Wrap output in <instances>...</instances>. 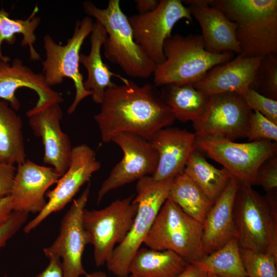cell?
<instances>
[{
  "instance_id": "2e32d148",
  "label": "cell",
  "mask_w": 277,
  "mask_h": 277,
  "mask_svg": "<svg viewBox=\"0 0 277 277\" xmlns=\"http://www.w3.org/2000/svg\"><path fill=\"white\" fill-rule=\"evenodd\" d=\"M26 115L34 135L42 139L44 163L62 176L69 166L73 147L69 137L61 127L63 112L60 103L35 105L26 112Z\"/></svg>"
},
{
  "instance_id": "9c48e42d",
  "label": "cell",
  "mask_w": 277,
  "mask_h": 277,
  "mask_svg": "<svg viewBox=\"0 0 277 277\" xmlns=\"http://www.w3.org/2000/svg\"><path fill=\"white\" fill-rule=\"evenodd\" d=\"M137 210L133 196L117 200L101 209H84L83 224L93 246L96 266L110 261L116 245L124 240L130 231Z\"/></svg>"
},
{
  "instance_id": "f35d334b",
  "label": "cell",
  "mask_w": 277,
  "mask_h": 277,
  "mask_svg": "<svg viewBox=\"0 0 277 277\" xmlns=\"http://www.w3.org/2000/svg\"><path fill=\"white\" fill-rule=\"evenodd\" d=\"M13 211L12 200L9 195L0 201V228L9 220Z\"/></svg>"
},
{
  "instance_id": "9a60e30c",
  "label": "cell",
  "mask_w": 277,
  "mask_h": 277,
  "mask_svg": "<svg viewBox=\"0 0 277 277\" xmlns=\"http://www.w3.org/2000/svg\"><path fill=\"white\" fill-rule=\"evenodd\" d=\"M101 166L94 150L89 146L81 144L73 147L67 170L60 177L55 187L46 193L48 200L46 206L25 225L24 232L29 233L50 214L62 210Z\"/></svg>"
},
{
  "instance_id": "ac0fdd59",
  "label": "cell",
  "mask_w": 277,
  "mask_h": 277,
  "mask_svg": "<svg viewBox=\"0 0 277 277\" xmlns=\"http://www.w3.org/2000/svg\"><path fill=\"white\" fill-rule=\"evenodd\" d=\"M202 29L205 49L212 53H241L236 38L237 24L230 21L220 9L207 0L182 1Z\"/></svg>"
},
{
  "instance_id": "cb8c5ba5",
  "label": "cell",
  "mask_w": 277,
  "mask_h": 277,
  "mask_svg": "<svg viewBox=\"0 0 277 277\" xmlns=\"http://www.w3.org/2000/svg\"><path fill=\"white\" fill-rule=\"evenodd\" d=\"M188 264L171 250L143 247L132 257L128 271L132 277H176Z\"/></svg>"
},
{
  "instance_id": "b9f144b4",
  "label": "cell",
  "mask_w": 277,
  "mask_h": 277,
  "mask_svg": "<svg viewBox=\"0 0 277 277\" xmlns=\"http://www.w3.org/2000/svg\"><path fill=\"white\" fill-rule=\"evenodd\" d=\"M84 277H108L105 273L102 271H95L90 273H86ZM127 277H132L131 275Z\"/></svg>"
},
{
  "instance_id": "7c38bea8",
  "label": "cell",
  "mask_w": 277,
  "mask_h": 277,
  "mask_svg": "<svg viewBox=\"0 0 277 277\" xmlns=\"http://www.w3.org/2000/svg\"><path fill=\"white\" fill-rule=\"evenodd\" d=\"M252 110L236 92L210 95L202 116L192 123L196 137L211 136L234 141L247 137Z\"/></svg>"
},
{
  "instance_id": "83f0119b",
  "label": "cell",
  "mask_w": 277,
  "mask_h": 277,
  "mask_svg": "<svg viewBox=\"0 0 277 277\" xmlns=\"http://www.w3.org/2000/svg\"><path fill=\"white\" fill-rule=\"evenodd\" d=\"M168 197L202 224L214 204L184 172L172 180Z\"/></svg>"
},
{
  "instance_id": "8fae6325",
  "label": "cell",
  "mask_w": 277,
  "mask_h": 277,
  "mask_svg": "<svg viewBox=\"0 0 277 277\" xmlns=\"http://www.w3.org/2000/svg\"><path fill=\"white\" fill-rule=\"evenodd\" d=\"M90 192L88 184L80 196L73 200L63 216L55 241L43 249L48 259L57 257L61 259L63 277H80L87 273L82 263V256L90 241L84 226L83 214Z\"/></svg>"
},
{
  "instance_id": "4fadbf2b",
  "label": "cell",
  "mask_w": 277,
  "mask_h": 277,
  "mask_svg": "<svg viewBox=\"0 0 277 277\" xmlns=\"http://www.w3.org/2000/svg\"><path fill=\"white\" fill-rule=\"evenodd\" d=\"M187 19L192 23V17L180 0H160L156 8L144 14L128 17L135 42L157 65L165 60L163 51L165 41L171 36L177 22Z\"/></svg>"
},
{
  "instance_id": "5bb4252c",
  "label": "cell",
  "mask_w": 277,
  "mask_h": 277,
  "mask_svg": "<svg viewBox=\"0 0 277 277\" xmlns=\"http://www.w3.org/2000/svg\"><path fill=\"white\" fill-rule=\"evenodd\" d=\"M111 142L120 147L123 156L102 183L97 193V203L110 191L152 175L157 166L158 153L149 140L124 132L113 136Z\"/></svg>"
},
{
  "instance_id": "d6986e66",
  "label": "cell",
  "mask_w": 277,
  "mask_h": 277,
  "mask_svg": "<svg viewBox=\"0 0 277 277\" xmlns=\"http://www.w3.org/2000/svg\"><path fill=\"white\" fill-rule=\"evenodd\" d=\"M10 58L0 60V100L7 102L14 110L19 109L16 90L27 88L34 91L38 99L36 106L63 102L62 95L47 84L43 73H35L18 58L9 64Z\"/></svg>"
},
{
  "instance_id": "7bdbcfd3",
  "label": "cell",
  "mask_w": 277,
  "mask_h": 277,
  "mask_svg": "<svg viewBox=\"0 0 277 277\" xmlns=\"http://www.w3.org/2000/svg\"><path fill=\"white\" fill-rule=\"evenodd\" d=\"M1 48L2 47L0 46V60H7L9 58L8 57L5 56L3 55Z\"/></svg>"
},
{
  "instance_id": "8992f818",
  "label": "cell",
  "mask_w": 277,
  "mask_h": 277,
  "mask_svg": "<svg viewBox=\"0 0 277 277\" xmlns=\"http://www.w3.org/2000/svg\"><path fill=\"white\" fill-rule=\"evenodd\" d=\"M155 180L148 175L137 181L134 201L137 210L133 224L124 240L114 248L107 264L109 270L117 277H127L132 257L144 243L154 221L168 198L172 180Z\"/></svg>"
},
{
  "instance_id": "e575fe53",
  "label": "cell",
  "mask_w": 277,
  "mask_h": 277,
  "mask_svg": "<svg viewBox=\"0 0 277 277\" xmlns=\"http://www.w3.org/2000/svg\"><path fill=\"white\" fill-rule=\"evenodd\" d=\"M255 185L261 186L267 193H276V155L268 159L260 166L256 172Z\"/></svg>"
},
{
  "instance_id": "6da1fadb",
  "label": "cell",
  "mask_w": 277,
  "mask_h": 277,
  "mask_svg": "<svg viewBox=\"0 0 277 277\" xmlns=\"http://www.w3.org/2000/svg\"><path fill=\"white\" fill-rule=\"evenodd\" d=\"M94 116L101 140L107 143L120 133H130L150 140L160 130L176 120L154 85L139 86L131 81L107 88Z\"/></svg>"
},
{
  "instance_id": "ab89813d",
  "label": "cell",
  "mask_w": 277,
  "mask_h": 277,
  "mask_svg": "<svg viewBox=\"0 0 277 277\" xmlns=\"http://www.w3.org/2000/svg\"><path fill=\"white\" fill-rule=\"evenodd\" d=\"M176 277H208L205 269L197 262L189 263L184 271Z\"/></svg>"
},
{
  "instance_id": "d590c367",
  "label": "cell",
  "mask_w": 277,
  "mask_h": 277,
  "mask_svg": "<svg viewBox=\"0 0 277 277\" xmlns=\"http://www.w3.org/2000/svg\"><path fill=\"white\" fill-rule=\"evenodd\" d=\"M28 215L25 212L13 211L9 220L0 228V249L23 227Z\"/></svg>"
},
{
  "instance_id": "836d02e7",
  "label": "cell",
  "mask_w": 277,
  "mask_h": 277,
  "mask_svg": "<svg viewBox=\"0 0 277 277\" xmlns=\"http://www.w3.org/2000/svg\"><path fill=\"white\" fill-rule=\"evenodd\" d=\"M248 107L277 124V101L249 88L240 94Z\"/></svg>"
},
{
  "instance_id": "ffe728a7",
  "label": "cell",
  "mask_w": 277,
  "mask_h": 277,
  "mask_svg": "<svg viewBox=\"0 0 277 277\" xmlns=\"http://www.w3.org/2000/svg\"><path fill=\"white\" fill-rule=\"evenodd\" d=\"M196 138L194 133L175 127H166L155 133L150 140L159 156L152 177L163 181L183 172L190 154L196 149Z\"/></svg>"
},
{
  "instance_id": "60d3db41",
  "label": "cell",
  "mask_w": 277,
  "mask_h": 277,
  "mask_svg": "<svg viewBox=\"0 0 277 277\" xmlns=\"http://www.w3.org/2000/svg\"><path fill=\"white\" fill-rule=\"evenodd\" d=\"M136 8L138 14H144L151 12L158 6L159 0H135Z\"/></svg>"
},
{
  "instance_id": "5b68a950",
  "label": "cell",
  "mask_w": 277,
  "mask_h": 277,
  "mask_svg": "<svg viewBox=\"0 0 277 277\" xmlns=\"http://www.w3.org/2000/svg\"><path fill=\"white\" fill-rule=\"evenodd\" d=\"M165 61L157 65L153 82L156 87L168 84H194L213 67L233 58L232 52L207 51L201 35L175 34L164 44Z\"/></svg>"
},
{
  "instance_id": "ee69618b",
  "label": "cell",
  "mask_w": 277,
  "mask_h": 277,
  "mask_svg": "<svg viewBox=\"0 0 277 277\" xmlns=\"http://www.w3.org/2000/svg\"><path fill=\"white\" fill-rule=\"evenodd\" d=\"M208 277H217L214 273L208 272Z\"/></svg>"
},
{
  "instance_id": "1f68e13d",
  "label": "cell",
  "mask_w": 277,
  "mask_h": 277,
  "mask_svg": "<svg viewBox=\"0 0 277 277\" xmlns=\"http://www.w3.org/2000/svg\"><path fill=\"white\" fill-rule=\"evenodd\" d=\"M240 254L248 277H277V258L271 253L240 248Z\"/></svg>"
},
{
  "instance_id": "44dd1931",
  "label": "cell",
  "mask_w": 277,
  "mask_h": 277,
  "mask_svg": "<svg viewBox=\"0 0 277 277\" xmlns=\"http://www.w3.org/2000/svg\"><path fill=\"white\" fill-rule=\"evenodd\" d=\"M261 58L238 54L211 68L193 85L209 96L230 92L241 94L250 87Z\"/></svg>"
},
{
  "instance_id": "7402d4cb",
  "label": "cell",
  "mask_w": 277,
  "mask_h": 277,
  "mask_svg": "<svg viewBox=\"0 0 277 277\" xmlns=\"http://www.w3.org/2000/svg\"><path fill=\"white\" fill-rule=\"evenodd\" d=\"M239 185V182L232 176L202 224L205 256L219 250L234 238L233 207Z\"/></svg>"
},
{
  "instance_id": "d4e9b609",
  "label": "cell",
  "mask_w": 277,
  "mask_h": 277,
  "mask_svg": "<svg viewBox=\"0 0 277 277\" xmlns=\"http://www.w3.org/2000/svg\"><path fill=\"white\" fill-rule=\"evenodd\" d=\"M162 87L161 97L170 108L175 119L182 123H193L205 112L210 96L192 84H168Z\"/></svg>"
},
{
  "instance_id": "7a4b0ae2",
  "label": "cell",
  "mask_w": 277,
  "mask_h": 277,
  "mask_svg": "<svg viewBox=\"0 0 277 277\" xmlns=\"http://www.w3.org/2000/svg\"><path fill=\"white\" fill-rule=\"evenodd\" d=\"M237 24L240 54L263 57L277 53L276 0H207Z\"/></svg>"
},
{
  "instance_id": "74e56055",
  "label": "cell",
  "mask_w": 277,
  "mask_h": 277,
  "mask_svg": "<svg viewBox=\"0 0 277 277\" xmlns=\"http://www.w3.org/2000/svg\"><path fill=\"white\" fill-rule=\"evenodd\" d=\"M49 259V263L45 269L34 277H63L61 259L57 257Z\"/></svg>"
},
{
  "instance_id": "e0dca14e",
  "label": "cell",
  "mask_w": 277,
  "mask_h": 277,
  "mask_svg": "<svg viewBox=\"0 0 277 277\" xmlns=\"http://www.w3.org/2000/svg\"><path fill=\"white\" fill-rule=\"evenodd\" d=\"M61 176L51 167L38 165L27 159L17 165L10 193L13 211L39 213L47 201L48 189Z\"/></svg>"
},
{
  "instance_id": "3957f363",
  "label": "cell",
  "mask_w": 277,
  "mask_h": 277,
  "mask_svg": "<svg viewBox=\"0 0 277 277\" xmlns=\"http://www.w3.org/2000/svg\"><path fill=\"white\" fill-rule=\"evenodd\" d=\"M276 193L262 196L239 183L233 207L234 238L241 248L277 258Z\"/></svg>"
},
{
  "instance_id": "4316f807",
  "label": "cell",
  "mask_w": 277,
  "mask_h": 277,
  "mask_svg": "<svg viewBox=\"0 0 277 277\" xmlns=\"http://www.w3.org/2000/svg\"><path fill=\"white\" fill-rule=\"evenodd\" d=\"M184 172L214 203L232 177L224 168L218 169L210 164L196 149L190 154Z\"/></svg>"
},
{
  "instance_id": "ba28073f",
  "label": "cell",
  "mask_w": 277,
  "mask_h": 277,
  "mask_svg": "<svg viewBox=\"0 0 277 277\" xmlns=\"http://www.w3.org/2000/svg\"><path fill=\"white\" fill-rule=\"evenodd\" d=\"M94 25L90 17H85L76 22L71 37L64 45L56 43L52 37L46 34L43 38L46 58L43 62V74L50 87L61 84L68 77L73 82L75 90L73 102L67 110L73 113L78 104L91 96V91L85 90L84 77L79 70L80 50L86 37L91 34Z\"/></svg>"
},
{
  "instance_id": "484cf974",
  "label": "cell",
  "mask_w": 277,
  "mask_h": 277,
  "mask_svg": "<svg viewBox=\"0 0 277 277\" xmlns=\"http://www.w3.org/2000/svg\"><path fill=\"white\" fill-rule=\"evenodd\" d=\"M23 127L21 116L0 100V163L18 165L26 161Z\"/></svg>"
},
{
  "instance_id": "52a82bcc",
  "label": "cell",
  "mask_w": 277,
  "mask_h": 277,
  "mask_svg": "<svg viewBox=\"0 0 277 277\" xmlns=\"http://www.w3.org/2000/svg\"><path fill=\"white\" fill-rule=\"evenodd\" d=\"M203 225L185 213L169 197L160 209L144 241L156 250H171L189 263L204 257Z\"/></svg>"
},
{
  "instance_id": "f1b7e54d",
  "label": "cell",
  "mask_w": 277,
  "mask_h": 277,
  "mask_svg": "<svg viewBox=\"0 0 277 277\" xmlns=\"http://www.w3.org/2000/svg\"><path fill=\"white\" fill-rule=\"evenodd\" d=\"M35 6L29 16L26 19H13L3 9H0V46L4 41L9 44L14 43L16 34H21L23 39L22 46L29 48L30 58L33 61L41 60V56L35 49L33 44L36 40L35 32L41 22L39 17L36 16L38 11Z\"/></svg>"
},
{
  "instance_id": "4dcf8cb0",
  "label": "cell",
  "mask_w": 277,
  "mask_h": 277,
  "mask_svg": "<svg viewBox=\"0 0 277 277\" xmlns=\"http://www.w3.org/2000/svg\"><path fill=\"white\" fill-rule=\"evenodd\" d=\"M259 93L277 101V54L262 57L250 87Z\"/></svg>"
},
{
  "instance_id": "603a6c76",
  "label": "cell",
  "mask_w": 277,
  "mask_h": 277,
  "mask_svg": "<svg viewBox=\"0 0 277 277\" xmlns=\"http://www.w3.org/2000/svg\"><path fill=\"white\" fill-rule=\"evenodd\" d=\"M90 34V52L87 55L80 54V63L85 67L87 71V77L84 81V88L92 91L91 96L94 102L101 104L106 90L116 85L112 82L111 77L114 76L119 78L123 84L127 83L129 80L112 72L103 61L101 49L107 36L103 25L96 21Z\"/></svg>"
},
{
  "instance_id": "d6a6232c",
  "label": "cell",
  "mask_w": 277,
  "mask_h": 277,
  "mask_svg": "<svg viewBox=\"0 0 277 277\" xmlns=\"http://www.w3.org/2000/svg\"><path fill=\"white\" fill-rule=\"evenodd\" d=\"M247 137L250 142L267 140L276 143L277 124L253 111L249 120Z\"/></svg>"
},
{
  "instance_id": "277c9868",
  "label": "cell",
  "mask_w": 277,
  "mask_h": 277,
  "mask_svg": "<svg viewBox=\"0 0 277 277\" xmlns=\"http://www.w3.org/2000/svg\"><path fill=\"white\" fill-rule=\"evenodd\" d=\"M83 8L85 13L95 18L107 32L103 44L107 59L133 77L146 78L153 74L156 65L135 42L128 17L122 10L120 0H110L104 9L85 1Z\"/></svg>"
},
{
  "instance_id": "8d00e7d4",
  "label": "cell",
  "mask_w": 277,
  "mask_h": 277,
  "mask_svg": "<svg viewBox=\"0 0 277 277\" xmlns=\"http://www.w3.org/2000/svg\"><path fill=\"white\" fill-rule=\"evenodd\" d=\"M16 171L14 165L0 163V201L10 194Z\"/></svg>"
},
{
  "instance_id": "30bf717a",
  "label": "cell",
  "mask_w": 277,
  "mask_h": 277,
  "mask_svg": "<svg viewBox=\"0 0 277 277\" xmlns=\"http://www.w3.org/2000/svg\"><path fill=\"white\" fill-rule=\"evenodd\" d=\"M195 147L223 166L241 184L254 185L261 164L276 155L277 144L267 140L236 143L221 137H196Z\"/></svg>"
},
{
  "instance_id": "f546056e",
  "label": "cell",
  "mask_w": 277,
  "mask_h": 277,
  "mask_svg": "<svg viewBox=\"0 0 277 277\" xmlns=\"http://www.w3.org/2000/svg\"><path fill=\"white\" fill-rule=\"evenodd\" d=\"M197 263L217 277H248L235 238Z\"/></svg>"
}]
</instances>
